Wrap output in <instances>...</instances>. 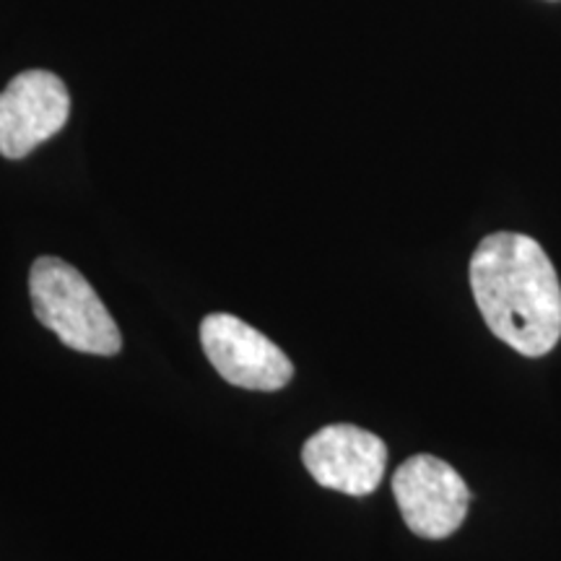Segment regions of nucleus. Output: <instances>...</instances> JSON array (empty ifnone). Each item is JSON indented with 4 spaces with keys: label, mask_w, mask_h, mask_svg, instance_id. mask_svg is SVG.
I'll return each mask as SVG.
<instances>
[{
    "label": "nucleus",
    "mask_w": 561,
    "mask_h": 561,
    "mask_svg": "<svg viewBox=\"0 0 561 561\" xmlns=\"http://www.w3.org/2000/svg\"><path fill=\"white\" fill-rule=\"evenodd\" d=\"M30 297L37 320L68 348L91 356L121 354V328L94 286L70 263L53 255L34 261Z\"/></svg>",
    "instance_id": "2"
},
{
    "label": "nucleus",
    "mask_w": 561,
    "mask_h": 561,
    "mask_svg": "<svg viewBox=\"0 0 561 561\" xmlns=\"http://www.w3.org/2000/svg\"><path fill=\"white\" fill-rule=\"evenodd\" d=\"M70 115V94L50 70H24L0 91V157L24 159L58 136Z\"/></svg>",
    "instance_id": "5"
},
{
    "label": "nucleus",
    "mask_w": 561,
    "mask_h": 561,
    "mask_svg": "<svg viewBox=\"0 0 561 561\" xmlns=\"http://www.w3.org/2000/svg\"><path fill=\"white\" fill-rule=\"evenodd\" d=\"M392 494L419 538L442 541L460 528L471 504L462 476L434 455H413L392 473Z\"/></svg>",
    "instance_id": "3"
},
{
    "label": "nucleus",
    "mask_w": 561,
    "mask_h": 561,
    "mask_svg": "<svg viewBox=\"0 0 561 561\" xmlns=\"http://www.w3.org/2000/svg\"><path fill=\"white\" fill-rule=\"evenodd\" d=\"M201 346L214 369L234 388L273 392L286 388L294 377L289 356L234 314H208L201 322Z\"/></svg>",
    "instance_id": "4"
},
{
    "label": "nucleus",
    "mask_w": 561,
    "mask_h": 561,
    "mask_svg": "<svg viewBox=\"0 0 561 561\" xmlns=\"http://www.w3.org/2000/svg\"><path fill=\"white\" fill-rule=\"evenodd\" d=\"M301 460L320 486L348 496H367L382 483L388 445L354 424H333L305 442Z\"/></svg>",
    "instance_id": "6"
},
{
    "label": "nucleus",
    "mask_w": 561,
    "mask_h": 561,
    "mask_svg": "<svg viewBox=\"0 0 561 561\" xmlns=\"http://www.w3.org/2000/svg\"><path fill=\"white\" fill-rule=\"evenodd\" d=\"M471 289L489 331L523 356H546L561 339V284L541 244L496 231L471 257Z\"/></svg>",
    "instance_id": "1"
}]
</instances>
